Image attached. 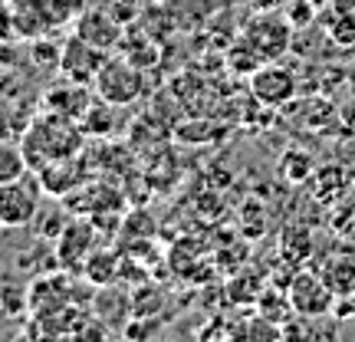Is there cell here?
I'll return each instance as SVG.
<instances>
[{
  "instance_id": "obj_1",
  "label": "cell",
  "mask_w": 355,
  "mask_h": 342,
  "mask_svg": "<svg viewBox=\"0 0 355 342\" xmlns=\"http://www.w3.org/2000/svg\"><path fill=\"white\" fill-rule=\"evenodd\" d=\"M79 148H83V126L76 119L56 112H43L24 135V155L30 162V171H40L56 158L79 155Z\"/></svg>"
},
{
  "instance_id": "obj_2",
  "label": "cell",
  "mask_w": 355,
  "mask_h": 342,
  "mask_svg": "<svg viewBox=\"0 0 355 342\" xmlns=\"http://www.w3.org/2000/svg\"><path fill=\"white\" fill-rule=\"evenodd\" d=\"M92 89H96V96L102 102H109L115 109L119 105H132V102H139L145 96V73L128 56H112L109 53V60L102 63Z\"/></svg>"
},
{
  "instance_id": "obj_3",
  "label": "cell",
  "mask_w": 355,
  "mask_h": 342,
  "mask_svg": "<svg viewBox=\"0 0 355 342\" xmlns=\"http://www.w3.org/2000/svg\"><path fill=\"white\" fill-rule=\"evenodd\" d=\"M241 43L254 53L260 63H277L283 53H290L293 24L286 20V17H279L277 10H263L243 26Z\"/></svg>"
},
{
  "instance_id": "obj_4",
  "label": "cell",
  "mask_w": 355,
  "mask_h": 342,
  "mask_svg": "<svg viewBox=\"0 0 355 342\" xmlns=\"http://www.w3.org/2000/svg\"><path fill=\"white\" fill-rule=\"evenodd\" d=\"M40 185L37 171H26L17 181H0V228H26L40 211Z\"/></svg>"
},
{
  "instance_id": "obj_5",
  "label": "cell",
  "mask_w": 355,
  "mask_h": 342,
  "mask_svg": "<svg viewBox=\"0 0 355 342\" xmlns=\"http://www.w3.org/2000/svg\"><path fill=\"white\" fill-rule=\"evenodd\" d=\"M286 296H290V306L296 316H329L336 309V300H339L316 270L293 273L290 283H286Z\"/></svg>"
},
{
  "instance_id": "obj_6",
  "label": "cell",
  "mask_w": 355,
  "mask_h": 342,
  "mask_svg": "<svg viewBox=\"0 0 355 342\" xmlns=\"http://www.w3.org/2000/svg\"><path fill=\"white\" fill-rule=\"evenodd\" d=\"M250 96L266 109H279L296 96V73L279 63H263L250 73Z\"/></svg>"
},
{
  "instance_id": "obj_7",
  "label": "cell",
  "mask_w": 355,
  "mask_h": 342,
  "mask_svg": "<svg viewBox=\"0 0 355 342\" xmlns=\"http://www.w3.org/2000/svg\"><path fill=\"white\" fill-rule=\"evenodd\" d=\"M109 60V53L99 50V46H92L86 40H79L76 33L63 43V53H60V73L63 79L69 83H79V86H89V83H96L99 76L102 63Z\"/></svg>"
},
{
  "instance_id": "obj_8",
  "label": "cell",
  "mask_w": 355,
  "mask_h": 342,
  "mask_svg": "<svg viewBox=\"0 0 355 342\" xmlns=\"http://www.w3.org/2000/svg\"><path fill=\"white\" fill-rule=\"evenodd\" d=\"M73 26H76L79 40H86V43H92V46H99L105 53L122 46V20L109 10H92L89 7L73 20Z\"/></svg>"
},
{
  "instance_id": "obj_9",
  "label": "cell",
  "mask_w": 355,
  "mask_h": 342,
  "mask_svg": "<svg viewBox=\"0 0 355 342\" xmlns=\"http://www.w3.org/2000/svg\"><path fill=\"white\" fill-rule=\"evenodd\" d=\"M40 185L46 194L53 198H63L66 191H73L83 185V162H79V155H69V158H56L50 165H43L37 171Z\"/></svg>"
},
{
  "instance_id": "obj_10",
  "label": "cell",
  "mask_w": 355,
  "mask_h": 342,
  "mask_svg": "<svg viewBox=\"0 0 355 342\" xmlns=\"http://www.w3.org/2000/svg\"><path fill=\"white\" fill-rule=\"evenodd\" d=\"M43 102H46V112H56V115H66V119L83 122V115H86L89 105H92V96L86 92V86L63 79V86H53L50 92L43 96Z\"/></svg>"
},
{
  "instance_id": "obj_11",
  "label": "cell",
  "mask_w": 355,
  "mask_h": 342,
  "mask_svg": "<svg viewBox=\"0 0 355 342\" xmlns=\"http://www.w3.org/2000/svg\"><path fill=\"white\" fill-rule=\"evenodd\" d=\"M319 277L326 280L336 296H355V257L352 254H336V257H326L316 270Z\"/></svg>"
},
{
  "instance_id": "obj_12",
  "label": "cell",
  "mask_w": 355,
  "mask_h": 342,
  "mask_svg": "<svg viewBox=\"0 0 355 342\" xmlns=\"http://www.w3.org/2000/svg\"><path fill=\"white\" fill-rule=\"evenodd\" d=\"M313 250H316V243H313L309 228H303V224L283 228V237H279V257H283V264L303 266L313 257Z\"/></svg>"
},
{
  "instance_id": "obj_13",
  "label": "cell",
  "mask_w": 355,
  "mask_h": 342,
  "mask_svg": "<svg viewBox=\"0 0 355 342\" xmlns=\"http://www.w3.org/2000/svg\"><path fill=\"white\" fill-rule=\"evenodd\" d=\"M89 247H92V228L89 224H69V228L60 234V260L66 266L73 264L76 266L83 257L89 254Z\"/></svg>"
},
{
  "instance_id": "obj_14",
  "label": "cell",
  "mask_w": 355,
  "mask_h": 342,
  "mask_svg": "<svg viewBox=\"0 0 355 342\" xmlns=\"http://www.w3.org/2000/svg\"><path fill=\"white\" fill-rule=\"evenodd\" d=\"M316 175V165H313V155L303 152V148H286L283 158H279V178L290 181V185H303Z\"/></svg>"
},
{
  "instance_id": "obj_15",
  "label": "cell",
  "mask_w": 355,
  "mask_h": 342,
  "mask_svg": "<svg viewBox=\"0 0 355 342\" xmlns=\"http://www.w3.org/2000/svg\"><path fill=\"white\" fill-rule=\"evenodd\" d=\"M313 181V198L322 204H332V201H339L345 194V171L343 168H322V171H316V175L309 178Z\"/></svg>"
},
{
  "instance_id": "obj_16",
  "label": "cell",
  "mask_w": 355,
  "mask_h": 342,
  "mask_svg": "<svg viewBox=\"0 0 355 342\" xmlns=\"http://www.w3.org/2000/svg\"><path fill=\"white\" fill-rule=\"evenodd\" d=\"M30 171V162L24 155V145L10 139H0V181H17Z\"/></svg>"
},
{
  "instance_id": "obj_17",
  "label": "cell",
  "mask_w": 355,
  "mask_h": 342,
  "mask_svg": "<svg viewBox=\"0 0 355 342\" xmlns=\"http://www.w3.org/2000/svg\"><path fill=\"white\" fill-rule=\"evenodd\" d=\"M230 342H279V326L263 316L243 319L241 326L230 332Z\"/></svg>"
},
{
  "instance_id": "obj_18",
  "label": "cell",
  "mask_w": 355,
  "mask_h": 342,
  "mask_svg": "<svg viewBox=\"0 0 355 342\" xmlns=\"http://www.w3.org/2000/svg\"><path fill=\"white\" fill-rule=\"evenodd\" d=\"M316 0H293L290 7H286V20L293 24V30H300V26H306L313 17H316V7H313Z\"/></svg>"
},
{
  "instance_id": "obj_19",
  "label": "cell",
  "mask_w": 355,
  "mask_h": 342,
  "mask_svg": "<svg viewBox=\"0 0 355 342\" xmlns=\"http://www.w3.org/2000/svg\"><path fill=\"white\" fill-rule=\"evenodd\" d=\"M17 40V20H13V3L0 0V43H13Z\"/></svg>"
},
{
  "instance_id": "obj_20",
  "label": "cell",
  "mask_w": 355,
  "mask_h": 342,
  "mask_svg": "<svg viewBox=\"0 0 355 342\" xmlns=\"http://www.w3.org/2000/svg\"><path fill=\"white\" fill-rule=\"evenodd\" d=\"M339 119H343L349 128H355V102H352V105H345L343 112H339Z\"/></svg>"
}]
</instances>
